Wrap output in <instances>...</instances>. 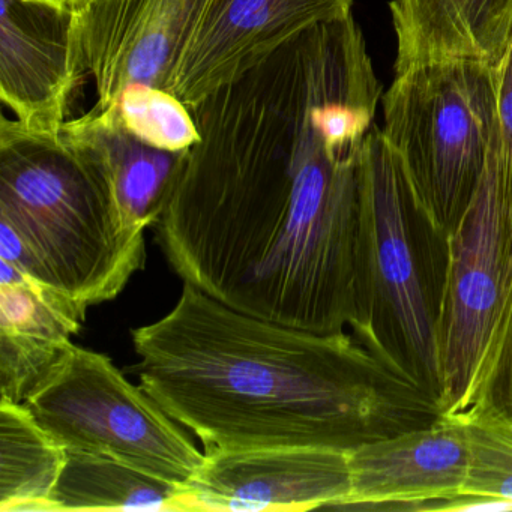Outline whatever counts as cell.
Listing matches in <instances>:
<instances>
[{
    "label": "cell",
    "instance_id": "19",
    "mask_svg": "<svg viewBox=\"0 0 512 512\" xmlns=\"http://www.w3.org/2000/svg\"><path fill=\"white\" fill-rule=\"evenodd\" d=\"M109 109L131 134L154 148L185 152L199 142L190 107L166 89L130 86Z\"/></svg>",
    "mask_w": 512,
    "mask_h": 512
},
{
    "label": "cell",
    "instance_id": "1",
    "mask_svg": "<svg viewBox=\"0 0 512 512\" xmlns=\"http://www.w3.org/2000/svg\"><path fill=\"white\" fill-rule=\"evenodd\" d=\"M379 97L364 40L322 23L190 107L199 142L154 226L176 275L260 319L350 326Z\"/></svg>",
    "mask_w": 512,
    "mask_h": 512
},
{
    "label": "cell",
    "instance_id": "2",
    "mask_svg": "<svg viewBox=\"0 0 512 512\" xmlns=\"http://www.w3.org/2000/svg\"><path fill=\"white\" fill-rule=\"evenodd\" d=\"M139 385L205 454L274 446L350 452L428 427L439 401L346 332L233 310L184 283L172 311L131 331Z\"/></svg>",
    "mask_w": 512,
    "mask_h": 512
},
{
    "label": "cell",
    "instance_id": "9",
    "mask_svg": "<svg viewBox=\"0 0 512 512\" xmlns=\"http://www.w3.org/2000/svg\"><path fill=\"white\" fill-rule=\"evenodd\" d=\"M350 494L349 452L316 446L205 454L185 484L184 511H311L343 508Z\"/></svg>",
    "mask_w": 512,
    "mask_h": 512
},
{
    "label": "cell",
    "instance_id": "11",
    "mask_svg": "<svg viewBox=\"0 0 512 512\" xmlns=\"http://www.w3.org/2000/svg\"><path fill=\"white\" fill-rule=\"evenodd\" d=\"M0 4V100L20 127L59 136L83 76L74 8L55 0Z\"/></svg>",
    "mask_w": 512,
    "mask_h": 512
},
{
    "label": "cell",
    "instance_id": "18",
    "mask_svg": "<svg viewBox=\"0 0 512 512\" xmlns=\"http://www.w3.org/2000/svg\"><path fill=\"white\" fill-rule=\"evenodd\" d=\"M469 443L466 484L446 509H512V424L487 413L458 416Z\"/></svg>",
    "mask_w": 512,
    "mask_h": 512
},
{
    "label": "cell",
    "instance_id": "5",
    "mask_svg": "<svg viewBox=\"0 0 512 512\" xmlns=\"http://www.w3.org/2000/svg\"><path fill=\"white\" fill-rule=\"evenodd\" d=\"M383 119L419 202L451 235L481 185L496 133L493 65L439 59L395 71Z\"/></svg>",
    "mask_w": 512,
    "mask_h": 512
},
{
    "label": "cell",
    "instance_id": "14",
    "mask_svg": "<svg viewBox=\"0 0 512 512\" xmlns=\"http://www.w3.org/2000/svg\"><path fill=\"white\" fill-rule=\"evenodd\" d=\"M395 71L439 59L494 65L512 35V0H392Z\"/></svg>",
    "mask_w": 512,
    "mask_h": 512
},
{
    "label": "cell",
    "instance_id": "16",
    "mask_svg": "<svg viewBox=\"0 0 512 512\" xmlns=\"http://www.w3.org/2000/svg\"><path fill=\"white\" fill-rule=\"evenodd\" d=\"M185 485L106 455L67 451L53 496L59 511H184Z\"/></svg>",
    "mask_w": 512,
    "mask_h": 512
},
{
    "label": "cell",
    "instance_id": "4",
    "mask_svg": "<svg viewBox=\"0 0 512 512\" xmlns=\"http://www.w3.org/2000/svg\"><path fill=\"white\" fill-rule=\"evenodd\" d=\"M449 238L419 202L400 160L373 125L361 155V230L350 328L383 364L439 404Z\"/></svg>",
    "mask_w": 512,
    "mask_h": 512
},
{
    "label": "cell",
    "instance_id": "22",
    "mask_svg": "<svg viewBox=\"0 0 512 512\" xmlns=\"http://www.w3.org/2000/svg\"><path fill=\"white\" fill-rule=\"evenodd\" d=\"M55 2L67 5V7L77 8L80 7V5L85 4L86 0H55Z\"/></svg>",
    "mask_w": 512,
    "mask_h": 512
},
{
    "label": "cell",
    "instance_id": "17",
    "mask_svg": "<svg viewBox=\"0 0 512 512\" xmlns=\"http://www.w3.org/2000/svg\"><path fill=\"white\" fill-rule=\"evenodd\" d=\"M67 449L25 403L0 400V512H55Z\"/></svg>",
    "mask_w": 512,
    "mask_h": 512
},
{
    "label": "cell",
    "instance_id": "6",
    "mask_svg": "<svg viewBox=\"0 0 512 512\" xmlns=\"http://www.w3.org/2000/svg\"><path fill=\"white\" fill-rule=\"evenodd\" d=\"M25 404L67 451L106 455L179 485L205 461L182 425L109 356L73 343Z\"/></svg>",
    "mask_w": 512,
    "mask_h": 512
},
{
    "label": "cell",
    "instance_id": "12",
    "mask_svg": "<svg viewBox=\"0 0 512 512\" xmlns=\"http://www.w3.org/2000/svg\"><path fill=\"white\" fill-rule=\"evenodd\" d=\"M469 466L466 427L440 416L428 427L365 443L349 452L350 494L343 508L446 509L463 493Z\"/></svg>",
    "mask_w": 512,
    "mask_h": 512
},
{
    "label": "cell",
    "instance_id": "10",
    "mask_svg": "<svg viewBox=\"0 0 512 512\" xmlns=\"http://www.w3.org/2000/svg\"><path fill=\"white\" fill-rule=\"evenodd\" d=\"M349 16L352 0H212L167 91L196 106L313 26Z\"/></svg>",
    "mask_w": 512,
    "mask_h": 512
},
{
    "label": "cell",
    "instance_id": "7",
    "mask_svg": "<svg viewBox=\"0 0 512 512\" xmlns=\"http://www.w3.org/2000/svg\"><path fill=\"white\" fill-rule=\"evenodd\" d=\"M449 245L439 328L440 409L442 416H460L502 311L512 269V221L496 133L484 178Z\"/></svg>",
    "mask_w": 512,
    "mask_h": 512
},
{
    "label": "cell",
    "instance_id": "21",
    "mask_svg": "<svg viewBox=\"0 0 512 512\" xmlns=\"http://www.w3.org/2000/svg\"><path fill=\"white\" fill-rule=\"evenodd\" d=\"M496 79V134L503 190L512 221V35L493 65Z\"/></svg>",
    "mask_w": 512,
    "mask_h": 512
},
{
    "label": "cell",
    "instance_id": "15",
    "mask_svg": "<svg viewBox=\"0 0 512 512\" xmlns=\"http://www.w3.org/2000/svg\"><path fill=\"white\" fill-rule=\"evenodd\" d=\"M62 136L91 152L103 164L128 220L140 229L160 220L184 161L185 152L146 145L119 121L112 109H92L67 121Z\"/></svg>",
    "mask_w": 512,
    "mask_h": 512
},
{
    "label": "cell",
    "instance_id": "3",
    "mask_svg": "<svg viewBox=\"0 0 512 512\" xmlns=\"http://www.w3.org/2000/svg\"><path fill=\"white\" fill-rule=\"evenodd\" d=\"M0 260L65 296L86 319L146 263L103 164L67 137L0 124Z\"/></svg>",
    "mask_w": 512,
    "mask_h": 512
},
{
    "label": "cell",
    "instance_id": "20",
    "mask_svg": "<svg viewBox=\"0 0 512 512\" xmlns=\"http://www.w3.org/2000/svg\"><path fill=\"white\" fill-rule=\"evenodd\" d=\"M469 413L499 416L512 424V269L502 311L482 358L469 403L460 416Z\"/></svg>",
    "mask_w": 512,
    "mask_h": 512
},
{
    "label": "cell",
    "instance_id": "13",
    "mask_svg": "<svg viewBox=\"0 0 512 512\" xmlns=\"http://www.w3.org/2000/svg\"><path fill=\"white\" fill-rule=\"evenodd\" d=\"M82 322L65 296L2 262L0 400L25 403Z\"/></svg>",
    "mask_w": 512,
    "mask_h": 512
},
{
    "label": "cell",
    "instance_id": "8",
    "mask_svg": "<svg viewBox=\"0 0 512 512\" xmlns=\"http://www.w3.org/2000/svg\"><path fill=\"white\" fill-rule=\"evenodd\" d=\"M212 0H86L74 8L83 74L106 110L134 85L169 88L170 77Z\"/></svg>",
    "mask_w": 512,
    "mask_h": 512
}]
</instances>
